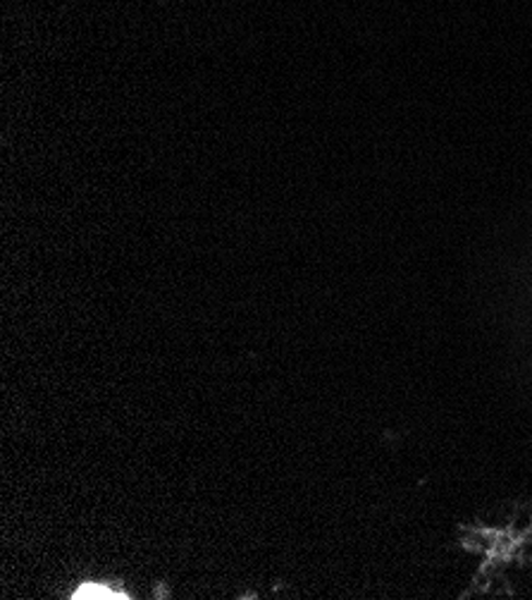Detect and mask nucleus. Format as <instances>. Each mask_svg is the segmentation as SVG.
Masks as SVG:
<instances>
[{"label": "nucleus", "instance_id": "nucleus-1", "mask_svg": "<svg viewBox=\"0 0 532 600\" xmlns=\"http://www.w3.org/2000/svg\"><path fill=\"white\" fill-rule=\"evenodd\" d=\"M72 598H91V600H115V598H118V600H122V598H127L125 593H115L113 589H108V586H101V584H84V586H80V589H76L74 591V596Z\"/></svg>", "mask_w": 532, "mask_h": 600}]
</instances>
